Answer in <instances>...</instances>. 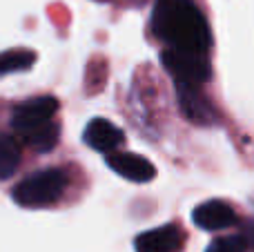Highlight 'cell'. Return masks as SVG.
<instances>
[{"mask_svg":"<svg viewBox=\"0 0 254 252\" xmlns=\"http://www.w3.org/2000/svg\"><path fill=\"white\" fill-rule=\"evenodd\" d=\"M246 241H248V246H250V250H254V223H248V228H246Z\"/></svg>","mask_w":254,"mask_h":252,"instance_id":"obj_14","label":"cell"},{"mask_svg":"<svg viewBox=\"0 0 254 252\" xmlns=\"http://www.w3.org/2000/svg\"><path fill=\"white\" fill-rule=\"evenodd\" d=\"M58 136H61V127L56 123H45L36 129L22 132V141L36 152H49L56 147Z\"/></svg>","mask_w":254,"mask_h":252,"instance_id":"obj_11","label":"cell"},{"mask_svg":"<svg viewBox=\"0 0 254 252\" xmlns=\"http://www.w3.org/2000/svg\"><path fill=\"white\" fill-rule=\"evenodd\" d=\"M107 165H110V170H114L116 174H121V177L131 183H147L156 174V168L145 156L131 154V152L107 154Z\"/></svg>","mask_w":254,"mask_h":252,"instance_id":"obj_7","label":"cell"},{"mask_svg":"<svg viewBox=\"0 0 254 252\" xmlns=\"http://www.w3.org/2000/svg\"><path fill=\"white\" fill-rule=\"evenodd\" d=\"M248 250H250V246H248L243 235H225L212 241L205 252H248Z\"/></svg>","mask_w":254,"mask_h":252,"instance_id":"obj_13","label":"cell"},{"mask_svg":"<svg viewBox=\"0 0 254 252\" xmlns=\"http://www.w3.org/2000/svg\"><path fill=\"white\" fill-rule=\"evenodd\" d=\"M67 174L58 168H47L25 177L11 190V199L22 208H45L56 203L67 188Z\"/></svg>","mask_w":254,"mask_h":252,"instance_id":"obj_2","label":"cell"},{"mask_svg":"<svg viewBox=\"0 0 254 252\" xmlns=\"http://www.w3.org/2000/svg\"><path fill=\"white\" fill-rule=\"evenodd\" d=\"M83 141L96 152L114 154V150H119L121 143L125 141V134H123V129L116 127L112 121L92 119L83 132Z\"/></svg>","mask_w":254,"mask_h":252,"instance_id":"obj_9","label":"cell"},{"mask_svg":"<svg viewBox=\"0 0 254 252\" xmlns=\"http://www.w3.org/2000/svg\"><path fill=\"white\" fill-rule=\"evenodd\" d=\"M192 219L203 230L216 232V230H228V228H232L234 223H237V212H234L232 205H228L225 201L212 199V201H205V203L196 205L192 212Z\"/></svg>","mask_w":254,"mask_h":252,"instance_id":"obj_8","label":"cell"},{"mask_svg":"<svg viewBox=\"0 0 254 252\" xmlns=\"http://www.w3.org/2000/svg\"><path fill=\"white\" fill-rule=\"evenodd\" d=\"M36 63V52L31 49H7L0 52V76L25 71Z\"/></svg>","mask_w":254,"mask_h":252,"instance_id":"obj_12","label":"cell"},{"mask_svg":"<svg viewBox=\"0 0 254 252\" xmlns=\"http://www.w3.org/2000/svg\"><path fill=\"white\" fill-rule=\"evenodd\" d=\"M61 103H58L56 96H36L29 98V101L20 103V105L13 110L11 114V125L18 129V132H29V129H36L45 123H52L54 114L58 112Z\"/></svg>","mask_w":254,"mask_h":252,"instance_id":"obj_4","label":"cell"},{"mask_svg":"<svg viewBox=\"0 0 254 252\" xmlns=\"http://www.w3.org/2000/svg\"><path fill=\"white\" fill-rule=\"evenodd\" d=\"M185 244V232L176 223L152 228L134 239L136 252H181Z\"/></svg>","mask_w":254,"mask_h":252,"instance_id":"obj_6","label":"cell"},{"mask_svg":"<svg viewBox=\"0 0 254 252\" xmlns=\"http://www.w3.org/2000/svg\"><path fill=\"white\" fill-rule=\"evenodd\" d=\"M22 159L20 143L9 134H0V181H7L13 177Z\"/></svg>","mask_w":254,"mask_h":252,"instance_id":"obj_10","label":"cell"},{"mask_svg":"<svg viewBox=\"0 0 254 252\" xmlns=\"http://www.w3.org/2000/svg\"><path fill=\"white\" fill-rule=\"evenodd\" d=\"M152 27L167 49L207 54L212 45L207 20L192 0H156Z\"/></svg>","mask_w":254,"mask_h":252,"instance_id":"obj_1","label":"cell"},{"mask_svg":"<svg viewBox=\"0 0 254 252\" xmlns=\"http://www.w3.org/2000/svg\"><path fill=\"white\" fill-rule=\"evenodd\" d=\"M176 85V98H179L181 112L185 119L196 125H212L216 121V112L207 96L201 92V85L192 83H174Z\"/></svg>","mask_w":254,"mask_h":252,"instance_id":"obj_5","label":"cell"},{"mask_svg":"<svg viewBox=\"0 0 254 252\" xmlns=\"http://www.w3.org/2000/svg\"><path fill=\"white\" fill-rule=\"evenodd\" d=\"M161 63L172 74L174 83H192L203 85L210 78V63L205 54H192V52H179V49H165L161 56Z\"/></svg>","mask_w":254,"mask_h":252,"instance_id":"obj_3","label":"cell"}]
</instances>
